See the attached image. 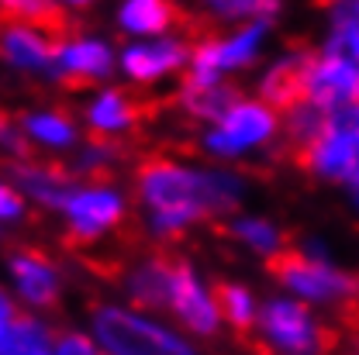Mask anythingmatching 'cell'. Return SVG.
I'll return each instance as SVG.
<instances>
[{
  "instance_id": "cell-1",
  "label": "cell",
  "mask_w": 359,
  "mask_h": 355,
  "mask_svg": "<svg viewBox=\"0 0 359 355\" xmlns=\"http://www.w3.org/2000/svg\"><path fill=\"white\" fill-rule=\"evenodd\" d=\"M135 228L152 249H173L208 224L228 221L249 207L245 169L211 162L204 155L152 152L128 173Z\"/></svg>"
},
{
  "instance_id": "cell-2",
  "label": "cell",
  "mask_w": 359,
  "mask_h": 355,
  "mask_svg": "<svg viewBox=\"0 0 359 355\" xmlns=\"http://www.w3.org/2000/svg\"><path fill=\"white\" fill-rule=\"evenodd\" d=\"M283 145H287L283 107L266 100L252 87L238 90L218 118L194 128V152L235 169L266 162Z\"/></svg>"
},
{
  "instance_id": "cell-3",
  "label": "cell",
  "mask_w": 359,
  "mask_h": 355,
  "mask_svg": "<svg viewBox=\"0 0 359 355\" xmlns=\"http://www.w3.org/2000/svg\"><path fill=\"white\" fill-rule=\"evenodd\" d=\"M273 283L280 293L325 317H353L359 311V272L346 266L321 238L294 242V249L273 266Z\"/></svg>"
},
{
  "instance_id": "cell-4",
  "label": "cell",
  "mask_w": 359,
  "mask_h": 355,
  "mask_svg": "<svg viewBox=\"0 0 359 355\" xmlns=\"http://www.w3.org/2000/svg\"><path fill=\"white\" fill-rule=\"evenodd\" d=\"M87 335L100 355H208L204 342L190 338L170 317L135 307L121 297L90 304Z\"/></svg>"
},
{
  "instance_id": "cell-5",
  "label": "cell",
  "mask_w": 359,
  "mask_h": 355,
  "mask_svg": "<svg viewBox=\"0 0 359 355\" xmlns=\"http://www.w3.org/2000/svg\"><path fill=\"white\" fill-rule=\"evenodd\" d=\"M52 218L69 245L76 249H100L114 242L128 224H135V200L128 179L104 176L80 179L73 176L62 200L55 204Z\"/></svg>"
},
{
  "instance_id": "cell-6",
  "label": "cell",
  "mask_w": 359,
  "mask_h": 355,
  "mask_svg": "<svg viewBox=\"0 0 359 355\" xmlns=\"http://www.w3.org/2000/svg\"><path fill=\"white\" fill-rule=\"evenodd\" d=\"M269 25H242V28H204L190 48L187 80L215 83V87H242L259 73L273 52Z\"/></svg>"
},
{
  "instance_id": "cell-7",
  "label": "cell",
  "mask_w": 359,
  "mask_h": 355,
  "mask_svg": "<svg viewBox=\"0 0 359 355\" xmlns=\"http://www.w3.org/2000/svg\"><path fill=\"white\" fill-rule=\"evenodd\" d=\"M156 314L170 317L177 328H183L197 342H218L224 331L222 304H218V279H211L204 269L183 256L170 252L163 290L156 300Z\"/></svg>"
},
{
  "instance_id": "cell-8",
  "label": "cell",
  "mask_w": 359,
  "mask_h": 355,
  "mask_svg": "<svg viewBox=\"0 0 359 355\" xmlns=\"http://www.w3.org/2000/svg\"><path fill=\"white\" fill-rule=\"evenodd\" d=\"M301 169L346 197V204L359 214V104L346 114L325 118L321 128L294 148Z\"/></svg>"
},
{
  "instance_id": "cell-9",
  "label": "cell",
  "mask_w": 359,
  "mask_h": 355,
  "mask_svg": "<svg viewBox=\"0 0 359 355\" xmlns=\"http://www.w3.org/2000/svg\"><path fill=\"white\" fill-rule=\"evenodd\" d=\"M259 355H332L335 331L328 317L308 304L273 290L263 297L256 328L249 335Z\"/></svg>"
},
{
  "instance_id": "cell-10",
  "label": "cell",
  "mask_w": 359,
  "mask_h": 355,
  "mask_svg": "<svg viewBox=\"0 0 359 355\" xmlns=\"http://www.w3.org/2000/svg\"><path fill=\"white\" fill-rule=\"evenodd\" d=\"M190 48H194V39L183 28L170 32V35H156V39L121 42L118 80L142 97L177 90L187 80V69H190Z\"/></svg>"
},
{
  "instance_id": "cell-11",
  "label": "cell",
  "mask_w": 359,
  "mask_h": 355,
  "mask_svg": "<svg viewBox=\"0 0 359 355\" xmlns=\"http://www.w3.org/2000/svg\"><path fill=\"white\" fill-rule=\"evenodd\" d=\"M121 42L97 28H62L55 35L52 83L69 90H93L118 80Z\"/></svg>"
},
{
  "instance_id": "cell-12",
  "label": "cell",
  "mask_w": 359,
  "mask_h": 355,
  "mask_svg": "<svg viewBox=\"0 0 359 355\" xmlns=\"http://www.w3.org/2000/svg\"><path fill=\"white\" fill-rule=\"evenodd\" d=\"M4 283L25 314H48L66 300V266L39 245H14L4 256Z\"/></svg>"
},
{
  "instance_id": "cell-13",
  "label": "cell",
  "mask_w": 359,
  "mask_h": 355,
  "mask_svg": "<svg viewBox=\"0 0 359 355\" xmlns=\"http://www.w3.org/2000/svg\"><path fill=\"white\" fill-rule=\"evenodd\" d=\"M294 104L311 107L321 118H335V114L353 111L359 104V66L308 45L304 62H301V87H297Z\"/></svg>"
},
{
  "instance_id": "cell-14",
  "label": "cell",
  "mask_w": 359,
  "mask_h": 355,
  "mask_svg": "<svg viewBox=\"0 0 359 355\" xmlns=\"http://www.w3.org/2000/svg\"><path fill=\"white\" fill-rule=\"evenodd\" d=\"M76 118H80L87 138L128 145L145 125V100L121 80H111L93 90H83Z\"/></svg>"
},
{
  "instance_id": "cell-15",
  "label": "cell",
  "mask_w": 359,
  "mask_h": 355,
  "mask_svg": "<svg viewBox=\"0 0 359 355\" xmlns=\"http://www.w3.org/2000/svg\"><path fill=\"white\" fill-rule=\"evenodd\" d=\"M55 25L45 21H0V66L21 80L52 83Z\"/></svg>"
},
{
  "instance_id": "cell-16",
  "label": "cell",
  "mask_w": 359,
  "mask_h": 355,
  "mask_svg": "<svg viewBox=\"0 0 359 355\" xmlns=\"http://www.w3.org/2000/svg\"><path fill=\"white\" fill-rule=\"evenodd\" d=\"M14 121L25 141V152L39 159H52V162H66L76 152V145L87 138L76 111L59 107V104H35L21 111Z\"/></svg>"
},
{
  "instance_id": "cell-17",
  "label": "cell",
  "mask_w": 359,
  "mask_h": 355,
  "mask_svg": "<svg viewBox=\"0 0 359 355\" xmlns=\"http://www.w3.org/2000/svg\"><path fill=\"white\" fill-rule=\"evenodd\" d=\"M224 238L235 252L263 263V266H276L290 249V231L280 224V218H273L269 211H256V207H242L224 221Z\"/></svg>"
},
{
  "instance_id": "cell-18",
  "label": "cell",
  "mask_w": 359,
  "mask_h": 355,
  "mask_svg": "<svg viewBox=\"0 0 359 355\" xmlns=\"http://www.w3.org/2000/svg\"><path fill=\"white\" fill-rule=\"evenodd\" d=\"M187 7L180 0H114L111 4V28L118 42L156 39L183 28Z\"/></svg>"
},
{
  "instance_id": "cell-19",
  "label": "cell",
  "mask_w": 359,
  "mask_h": 355,
  "mask_svg": "<svg viewBox=\"0 0 359 355\" xmlns=\"http://www.w3.org/2000/svg\"><path fill=\"white\" fill-rule=\"evenodd\" d=\"M7 176L21 190V197L28 200L32 211L52 214L55 204L62 200V193H66L73 173H69L62 162L39 159V155H25V159H14V162L7 166Z\"/></svg>"
},
{
  "instance_id": "cell-20",
  "label": "cell",
  "mask_w": 359,
  "mask_h": 355,
  "mask_svg": "<svg viewBox=\"0 0 359 355\" xmlns=\"http://www.w3.org/2000/svg\"><path fill=\"white\" fill-rule=\"evenodd\" d=\"M187 14L204 28H242V25H269L276 28L287 0H183Z\"/></svg>"
},
{
  "instance_id": "cell-21",
  "label": "cell",
  "mask_w": 359,
  "mask_h": 355,
  "mask_svg": "<svg viewBox=\"0 0 359 355\" xmlns=\"http://www.w3.org/2000/svg\"><path fill=\"white\" fill-rule=\"evenodd\" d=\"M311 45L359 66V0H328Z\"/></svg>"
},
{
  "instance_id": "cell-22",
  "label": "cell",
  "mask_w": 359,
  "mask_h": 355,
  "mask_svg": "<svg viewBox=\"0 0 359 355\" xmlns=\"http://www.w3.org/2000/svg\"><path fill=\"white\" fill-rule=\"evenodd\" d=\"M301 62H304V48H273L269 59L259 66V73L252 76V90L280 107H290L301 87Z\"/></svg>"
},
{
  "instance_id": "cell-23",
  "label": "cell",
  "mask_w": 359,
  "mask_h": 355,
  "mask_svg": "<svg viewBox=\"0 0 359 355\" xmlns=\"http://www.w3.org/2000/svg\"><path fill=\"white\" fill-rule=\"evenodd\" d=\"M238 90L242 87H215V83H201V80H183L173 90V107L190 128H201L222 114Z\"/></svg>"
},
{
  "instance_id": "cell-24",
  "label": "cell",
  "mask_w": 359,
  "mask_h": 355,
  "mask_svg": "<svg viewBox=\"0 0 359 355\" xmlns=\"http://www.w3.org/2000/svg\"><path fill=\"white\" fill-rule=\"evenodd\" d=\"M263 297L266 293H259L245 279H222L218 283V304H222L224 328L235 331V335H252L259 307H263Z\"/></svg>"
},
{
  "instance_id": "cell-25",
  "label": "cell",
  "mask_w": 359,
  "mask_h": 355,
  "mask_svg": "<svg viewBox=\"0 0 359 355\" xmlns=\"http://www.w3.org/2000/svg\"><path fill=\"white\" fill-rule=\"evenodd\" d=\"M62 166L80 179L121 176V166H125V145L100 141V138H83V141L76 145V152H73Z\"/></svg>"
},
{
  "instance_id": "cell-26",
  "label": "cell",
  "mask_w": 359,
  "mask_h": 355,
  "mask_svg": "<svg viewBox=\"0 0 359 355\" xmlns=\"http://www.w3.org/2000/svg\"><path fill=\"white\" fill-rule=\"evenodd\" d=\"M55 331L59 328H52V321L42 314H21L11 335L0 342V355H52Z\"/></svg>"
},
{
  "instance_id": "cell-27",
  "label": "cell",
  "mask_w": 359,
  "mask_h": 355,
  "mask_svg": "<svg viewBox=\"0 0 359 355\" xmlns=\"http://www.w3.org/2000/svg\"><path fill=\"white\" fill-rule=\"evenodd\" d=\"M28 211H32V207H28V200L21 197V190L11 183L7 169H0V231L25 224Z\"/></svg>"
},
{
  "instance_id": "cell-28",
  "label": "cell",
  "mask_w": 359,
  "mask_h": 355,
  "mask_svg": "<svg viewBox=\"0 0 359 355\" xmlns=\"http://www.w3.org/2000/svg\"><path fill=\"white\" fill-rule=\"evenodd\" d=\"M52 355H100V349L87 335V328H59L52 342Z\"/></svg>"
},
{
  "instance_id": "cell-29",
  "label": "cell",
  "mask_w": 359,
  "mask_h": 355,
  "mask_svg": "<svg viewBox=\"0 0 359 355\" xmlns=\"http://www.w3.org/2000/svg\"><path fill=\"white\" fill-rule=\"evenodd\" d=\"M0 21H45V25H55L42 0H0Z\"/></svg>"
},
{
  "instance_id": "cell-30",
  "label": "cell",
  "mask_w": 359,
  "mask_h": 355,
  "mask_svg": "<svg viewBox=\"0 0 359 355\" xmlns=\"http://www.w3.org/2000/svg\"><path fill=\"white\" fill-rule=\"evenodd\" d=\"M52 14V21H62V18H80V14H90L100 0H42Z\"/></svg>"
},
{
  "instance_id": "cell-31",
  "label": "cell",
  "mask_w": 359,
  "mask_h": 355,
  "mask_svg": "<svg viewBox=\"0 0 359 355\" xmlns=\"http://www.w3.org/2000/svg\"><path fill=\"white\" fill-rule=\"evenodd\" d=\"M21 307H18V300H14V293L7 290V283L0 279V342L11 335V328L18 324V317H21Z\"/></svg>"
},
{
  "instance_id": "cell-32",
  "label": "cell",
  "mask_w": 359,
  "mask_h": 355,
  "mask_svg": "<svg viewBox=\"0 0 359 355\" xmlns=\"http://www.w3.org/2000/svg\"><path fill=\"white\" fill-rule=\"evenodd\" d=\"M346 355H359V317L353 321V328L346 335Z\"/></svg>"
},
{
  "instance_id": "cell-33",
  "label": "cell",
  "mask_w": 359,
  "mask_h": 355,
  "mask_svg": "<svg viewBox=\"0 0 359 355\" xmlns=\"http://www.w3.org/2000/svg\"><path fill=\"white\" fill-rule=\"evenodd\" d=\"M325 4H328V0H325Z\"/></svg>"
}]
</instances>
